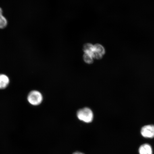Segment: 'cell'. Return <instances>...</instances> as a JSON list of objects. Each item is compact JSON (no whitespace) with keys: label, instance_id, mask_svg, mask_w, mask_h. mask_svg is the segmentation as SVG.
<instances>
[{"label":"cell","instance_id":"cell-8","mask_svg":"<svg viewBox=\"0 0 154 154\" xmlns=\"http://www.w3.org/2000/svg\"><path fill=\"white\" fill-rule=\"evenodd\" d=\"M84 51L85 53L91 55L93 57L94 52V47L91 44H86L84 46Z\"/></svg>","mask_w":154,"mask_h":154},{"label":"cell","instance_id":"cell-9","mask_svg":"<svg viewBox=\"0 0 154 154\" xmlns=\"http://www.w3.org/2000/svg\"><path fill=\"white\" fill-rule=\"evenodd\" d=\"M93 57L91 55L85 53L84 56V60L86 63L91 64L93 62Z\"/></svg>","mask_w":154,"mask_h":154},{"label":"cell","instance_id":"cell-7","mask_svg":"<svg viewBox=\"0 0 154 154\" xmlns=\"http://www.w3.org/2000/svg\"><path fill=\"white\" fill-rule=\"evenodd\" d=\"M8 24L7 21L3 14V11L0 8V29L5 28L7 26Z\"/></svg>","mask_w":154,"mask_h":154},{"label":"cell","instance_id":"cell-6","mask_svg":"<svg viewBox=\"0 0 154 154\" xmlns=\"http://www.w3.org/2000/svg\"><path fill=\"white\" fill-rule=\"evenodd\" d=\"M9 77L5 74H0V89H5L9 85Z\"/></svg>","mask_w":154,"mask_h":154},{"label":"cell","instance_id":"cell-1","mask_svg":"<svg viewBox=\"0 0 154 154\" xmlns=\"http://www.w3.org/2000/svg\"><path fill=\"white\" fill-rule=\"evenodd\" d=\"M76 115L79 120L85 123H91L94 120L93 111L88 107H84L79 109L77 111Z\"/></svg>","mask_w":154,"mask_h":154},{"label":"cell","instance_id":"cell-4","mask_svg":"<svg viewBox=\"0 0 154 154\" xmlns=\"http://www.w3.org/2000/svg\"><path fill=\"white\" fill-rule=\"evenodd\" d=\"M105 53L104 48L100 44H96L94 46V52L93 57L97 59H101Z\"/></svg>","mask_w":154,"mask_h":154},{"label":"cell","instance_id":"cell-5","mask_svg":"<svg viewBox=\"0 0 154 154\" xmlns=\"http://www.w3.org/2000/svg\"><path fill=\"white\" fill-rule=\"evenodd\" d=\"M139 154H153L151 146L148 144H144L140 146L138 150Z\"/></svg>","mask_w":154,"mask_h":154},{"label":"cell","instance_id":"cell-2","mask_svg":"<svg viewBox=\"0 0 154 154\" xmlns=\"http://www.w3.org/2000/svg\"><path fill=\"white\" fill-rule=\"evenodd\" d=\"M43 97L41 92L33 90L31 91L28 94L27 100L29 103L33 106H38L43 101Z\"/></svg>","mask_w":154,"mask_h":154},{"label":"cell","instance_id":"cell-10","mask_svg":"<svg viewBox=\"0 0 154 154\" xmlns=\"http://www.w3.org/2000/svg\"><path fill=\"white\" fill-rule=\"evenodd\" d=\"M73 154H84L82 153L81 152H75L74 153H73Z\"/></svg>","mask_w":154,"mask_h":154},{"label":"cell","instance_id":"cell-3","mask_svg":"<svg viewBox=\"0 0 154 154\" xmlns=\"http://www.w3.org/2000/svg\"><path fill=\"white\" fill-rule=\"evenodd\" d=\"M140 133L144 137L152 138L154 137V125H149L142 127Z\"/></svg>","mask_w":154,"mask_h":154}]
</instances>
